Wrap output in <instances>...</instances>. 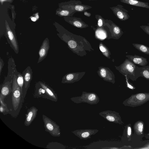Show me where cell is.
<instances>
[{
  "instance_id": "1",
  "label": "cell",
  "mask_w": 149,
  "mask_h": 149,
  "mask_svg": "<svg viewBox=\"0 0 149 149\" xmlns=\"http://www.w3.org/2000/svg\"><path fill=\"white\" fill-rule=\"evenodd\" d=\"M139 68L128 59H126L121 65L119 70L121 72L124 76L126 75L128 79L135 81L140 77Z\"/></svg>"
},
{
  "instance_id": "2",
  "label": "cell",
  "mask_w": 149,
  "mask_h": 149,
  "mask_svg": "<svg viewBox=\"0 0 149 149\" xmlns=\"http://www.w3.org/2000/svg\"><path fill=\"white\" fill-rule=\"evenodd\" d=\"M70 100L75 103L84 102L91 105L97 104L100 100L99 97L95 93L85 91H83L80 96L70 98Z\"/></svg>"
},
{
  "instance_id": "3",
  "label": "cell",
  "mask_w": 149,
  "mask_h": 149,
  "mask_svg": "<svg viewBox=\"0 0 149 149\" xmlns=\"http://www.w3.org/2000/svg\"><path fill=\"white\" fill-rule=\"evenodd\" d=\"M149 100V93H139L132 95L125 100L123 104L125 106L134 107L142 105Z\"/></svg>"
},
{
  "instance_id": "4",
  "label": "cell",
  "mask_w": 149,
  "mask_h": 149,
  "mask_svg": "<svg viewBox=\"0 0 149 149\" xmlns=\"http://www.w3.org/2000/svg\"><path fill=\"white\" fill-rule=\"evenodd\" d=\"M17 76L15 74L13 75L12 86V104L14 110L18 109L19 104L22 93L21 89L17 82Z\"/></svg>"
},
{
  "instance_id": "5",
  "label": "cell",
  "mask_w": 149,
  "mask_h": 149,
  "mask_svg": "<svg viewBox=\"0 0 149 149\" xmlns=\"http://www.w3.org/2000/svg\"><path fill=\"white\" fill-rule=\"evenodd\" d=\"M42 119L44 123L45 131L52 136L55 137L60 136V129L59 125L54 121L45 115H42Z\"/></svg>"
},
{
  "instance_id": "6",
  "label": "cell",
  "mask_w": 149,
  "mask_h": 149,
  "mask_svg": "<svg viewBox=\"0 0 149 149\" xmlns=\"http://www.w3.org/2000/svg\"><path fill=\"white\" fill-rule=\"evenodd\" d=\"M65 9L72 10L76 12H82L92 8L91 6L84 5L79 0H71L66 3L64 6Z\"/></svg>"
},
{
  "instance_id": "7",
  "label": "cell",
  "mask_w": 149,
  "mask_h": 149,
  "mask_svg": "<svg viewBox=\"0 0 149 149\" xmlns=\"http://www.w3.org/2000/svg\"><path fill=\"white\" fill-rule=\"evenodd\" d=\"M99 114L109 122L120 125L123 123L119 113L115 111L107 110L101 112Z\"/></svg>"
},
{
  "instance_id": "8",
  "label": "cell",
  "mask_w": 149,
  "mask_h": 149,
  "mask_svg": "<svg viewBox=\"0 0 149 149\" xmlns=\"http://www.w3.org/2000/svg\"><path fill=\"white\" fill-rule=\"evenodd\" d=\"M110 8L117 17L121 21H125L130 17L128 11L121 5L118 4L115 6L110 7Z\"/></svg>"
},
{
  "instance_id": "9",
  "label": "cell",
  "mask_w": 149,
  "mask_h": 149,
  "mask_svg": "<svg viewBox=\"0 0 149 149\" xmlns=\"http://www.w3.org/2000/svg\"><path fill=\"white\" fill-rule=\"evenodd\" d=\"M99 131L97 129L77 130L72 132L75 136L80 139L86 140L91 138V136L97 133Z\"/></svg>"
},
{
  "instance_id": "10",
  "label": "cell",
  "mask_w": 149,
  "mask_h": 149,
  "mask_svg": "<svg viewBox=\"0 0 149 149\" xmlns=\"http://www.w3.org/2000/svg\"><path fill=\"white\" fill-rule=\"evenodd\" d=\"M15 61L12 57L9 58L8 62V73L7 77L5 78L3 83L6 81H12L13 75H17L18 72L16 68Z\"/></svg>"
},
{
  "instance_id": "11",
  "label": "cell",
  "mask_w": 149,
  "mask_h": 149,
  "mask_svg": "<svg viewBox=\"0 0 149 149\" xmlns=\"http://www.w3.org/2000/svg\"><path fill=\"white\" fill-rule=\"evenodd\" d=\"M50 47L49 40L46 38L43 41L38 52L39 57L37 63L41 62L47 56Z\"/></svg>"
},
{
  "instance_id": "12",
  "label": "cell",
  "mask_w": 149,
  "mask_h": 149,
  "mask_svg": "<svg viewBox=\"0 0 149 149\" xmlns=\"http://www.w3.org/2000/svg\"><path fill=\"white\" fill-rule=\"evenodd\" d=\"M24 79V91L26 93L29 87L32 78L33 71L31 67L28 66L22 72Z\"/></svg>"
},
{
  "instance_id": "13",
  "label": "cell",
  "mask_w": 149,
  "mask_h": 149,
  "mask_svg": "<svg viewBox=\"0 0 149 149\" xmlns=\"http://www.w3.org/2000/svg\"><path fill=\"white\" fill-rule=\"evenodd\" d=\"M38 110L34 106L28 109L24 122L25 126H29L30 125L36 117Z\"/></svg>"
},
{
  "instance_id": "14",
  "label": "cell",
  "mask_w": 149,
  "mask_h": 149,
  "mask_svg": "<svg viewBox=\"0 0 149 149\" xmlns=\"http://www.w3.org/2000/svg\"><path fill=\"white\" fill-rule=\"evenodd\" d=\"M66 21L73 26L79 28H86L88 25L82 20L81 18L74 17H67Z\"/></svg>"
},
{
  "instance_id": "15",
  "label": "cell",
  "mask_w": 149,
  "mask_h": 149,
  "mask_svg": "<svg viewBox=\"0 0 149 149\" xmlns=\"http://www.w3.org/2000/svg\"><path fill=\"white\" fill-rule=\"evenodd\" d=\"M126 57L129 60L134 64L141 67L146 66L148 63L147 58L136 55H127Z\"/></svg>"
},
{
  "instance_id": "16",
  "label": "cell",
  "mask_w": 149,
  "mask_h": 149,
  "mask_svg": "<svg viewBox=\"0 0 149 149\" xmlns=\"http://www.w3.org/2000/svg\"><path fill=\"white\" fill-rule=\"evenodd\" d=\"M39 83L45 90L49 99L55 102L58 100L57 95L53 89L47 85L42 82L39 81Z\"/></svg>"
},
{
  "instance_id": "17",
  "label": "cell",
  "mask_w": 149,
  "mask_h": 149,
  "mask_svg": "<svg viewBox=\"0 0 149 149\" xmlns=\"http://www.w3.org/2000/svg\"><path fill=\"white\" fill-rule=\"evenodd\" d=\"M121 2L129 5L149 9V3L138 0H120Z\"/></svg>"
},
{
  "instance_id": "18",
  "label": "cell",
  "mask_w": 149,
  "mask_h": 149,
  "mask_svg": "<svg viewBox=\"0 0 149 149\" xmlns=\"http://www.w3.org/2000/svg\"><path fill=\"white\" fill-rule=\"evenodd\" d=\"M12 83L13 81H8L3 83L1 88L0 95L5 97L9 94L12 91L11 84Z\"/></svg>"
},
{
  "instance_id": "19",
  "label": "cell",
  "mask_w": 149,
  "mask_h": 149,
  "mask_svg": "<svg viewBox=\"0 0 149 149\" xmlns=\"http://www.w3.org/2000/svg\"><path fill=\"white\" fill-rule=\"evenodd\" d=\"M35 88L36 90L34 96L35 95L38 97H42L44 96V97H45V95L47 96L45 90L41 87L38 82L36 84Z\"/></svg>"
},
{
  "instance_id": "20",
  "label": "cell",
  "mask_w": 149,
  "mask_h": 149,
  "mask_svg": "<svg viewBox=\"0 0 149 149\" xmlns=\"http://www.w3.org/2000/svg\"><path fill=\"white\" fill-rule=\"evenodd\" d=\"M139 69L140 76L149 80V66L139 67Z\"/></svg>"
},
{
  "instance_id": "21",
  "label": "cell",
  "mask_w": 149,
  "mask_h": 149,
  "mask_svg": "<svg viewBox=\"0 0 149 149\" xmlns=\"http://www.w3.org/2000/svg\"><path fill=\"white\" fill-rule=\"evenodd\" d=\"M132 44L136 49L140 52L149 55V47L142 44L132 43Z\"/></svg>"
},
{
  "instance_id": "22",
  "label": "cell",
  "mask_w": 149,
  "mask_h": 149,
  "mask_svg": "<svg viewBox=\"0 0 149 149\" xmlns=\"http://www.w3.org/2000/svg\"><path fill=\"white\" fill-rule=\"evenodd\" d=\"M143 124V122L141 121H137L135 123L134 125V129L137 134L140 135L142 134Z\"/></svg>"
},
{
  "instance_id": "23",
  "label": "cell",
  "mask_w": 149,
  "mask_h": 149,
  "mask_svg": "<svg viewBox=\"0 0 149 149\" xmlns=\"http://www.w3.org/2000/svg\"><path fill=\"white\" fill-rule=\"evenodd\" d=\"M17 82L18 84L20 86L22 93V98H23V88L24 85V79L23 74L18 72L17 75Z\"/></svg>"
},
{
  "instance_id": "24",
  "label": "cell",
  "mask_w": 149,
  "mask_h": 149,
  "mask_svg": "<svg viewBox=\"0 0 149 149\" xmlns=\"http://www.w3.org/2000/svg\"><path fill=\"white\" fill-rule=\"evenodd\" d=\"M111 24L112 31L113 33L118 37H120L123 33V32L122 31L121 29L112 21Z\"/></svg>"
},
{
  "instance_id": "25",
  "label": "cell",
  "mask_w": 149,
  "mask_h": 149,
  "mask_svg": "<svg viewBox=\"0 0 149 149\" xmlns=\"http://www.w3.org/2000/svg\"><path fill=\"white\" fill-rule=\"evenodd\" d=\"M76 12L75 11L73 10L65 9L60 11V14L61 16L72 17Z\"/></svg>"
},
{
  "instance_id": "26",
  "label": "cell",
  "mask_w": 149,
  "mask_h": 149,
  "mask_svg": "<svg viewBox=\"0 0 149 149\" xmlns=\"http://www.w3.org/2000/svg\"><path fill=\"white\" fill-rule=\"evenodd\" d=\"M95 17L97 21V25L99 27L102 26L104 24H106L105 20L102 16L98 15H96Z\"/></svg>"
},
{
  "instance_id": "27",
  "label": "cell",
  "mask_w": 149,
  "mask_h": 149,
  "mask_svg": "<svg viewBox=\"0 0 149 149\" xmlns=\"http://www.w3.org/2000/svg\"><path fill=\"white\" fill-rule=\"evenodd\" d=\"M96 35L99 38L103 39L106 37V35L105 32L103 31L98 30L96 31Z\"/></svg>"
},
{
  "instance_id": "28",
  "label": "cell",
  "mask_w": 149,
  "mask_h": 149,
  "mask_svg": "<svg viewBox=\"0 0 149 149\" xmlns=\"http://www.w3.org/2000/svg\"><path fill=\"white\" fill-rule=\"evenodd\" d=\"M140 27L147 34L149 35V26L142 25Z\"/></svg>"
},
{
  "instance_id": "29",
  "label": "cell",
  "mask_w": 149,
  "mask_h": 149,
  "mask_svg": "<svg viewBox=\"0 0 149 149\" xmlns=\"http://www.w3.org/2000/svg\"><path fill=\"white\" fill-rule=\"evenodd\" d=\"M68 45L71 48H74L77 46V43L76 42L72 40H70L68 41Z\"/></svg>"
},
{
  "instance_id": "30",
  "label": "cell",
  "mask_w": 149,
  "mask_h": 149,
  "mask_svg": "<svg viewBox=\"0 0 149 149\" xmlns=\"http://www.w3.org/2000/svg\"><path fill=\"white\" fill-rule=\"evenodd\" d=\"M125 77L126 79V81L127 84V85L128 88L131 89H133L135 88L133 87V86H132L131 84L130 83L129 81V79L127 78V76L126 75H125Z\"/></svg>"
},
{
  "instance_id": "31",
  "label": "cell",
  "mask_w": 149,
  "mask_h": 149,
  "mask_svg": "<svg viewBox=\"0 0 149 149\" xmlns=\"http://www.w3.org/2000/svg\"><path fill=\"white\" fill-rule=\"evenodd\" d=\"M100 74L102 77L105 78L106 75V70L104 68L101 69L100 71Z\"/></svg>"
},
{
  "instance_id": "32",
  "label": "cell",
  "mask_w": 149,
  "mask_h": 149,
  "mask_svg": "<svg viewBox=\"0 0 149 149\" xmlns=\"http://www.w3.org/2000/svg\"><path fill=\"white\" fill-rule=\"evenodd\" d=\"M9 111L8 108H6L2 106L1 105L0 107V111L1 113H4L5 112H8Z\"/></svg>"
},
{
  "instance_id": "33",
  "label": "cell",
  "mask_w": 149,
  "mask_h": 149,
  "mask_svg": "<svg viewBox=\"0 0 149 149\" xmlns=\"http://www.w3.org/2000/svg\"><path fill=\"white\" fill-rule=\"evenodd\" d=\"M132 131L131 128L130 126H128L127 129V135L128 138L131 135Z\"/></svg>"
},
{
  "instance_id": "34",
  "label": "cell",
  "mask_w": 149,
  "mask_h": 149,
  "mask_svg": "<svg viewBox=\"0 0 149 149\" xmlns=\"http://www.w3.org/2000/svg\"><path fill=\"white\" fill-rule=\"evenodd\" d=\"M4 65V62L3 60L0 58V75H1V72Z\"/></svg>"
},
{
  "instance_id": "35",
  "label": "cell",
  "mask_w": 149,
  "mask_h": 149,
  "mask_svg": "<svg viewBox=\"0 0 149 149\" xmlns=\"http://www.w3.org/2000/svg\"><path fill=\"white\" fill-rule=\"evenodd\" d=\"M84 14L85 16L87 17H90L91 15V13H89L86 11L84 12Z\"/></svg>"
},
{
  "instance_id": "36",
  "label": "cell",
  "mask_w": 149,
  "mask_h": 149,
  "mask_svg": "<svg viewBox=\"0 0 149 149\" xmlns=\"http://www.w3.org/2000/svg\"><path fill=\"white\" fill-rule=\"evenodd\" d=\"M100 49L101 51L103 52H105L106 51V49L102 46H100Z\"/></svg>"
},
{
  "instance_id": "37",
  "label": "cell",
  "mask_w": 149,
  "mask_h": 149,
  "mask_svg": "<svg viewBox=\"0 0 149 149\" xmlns=\"http://www.w3.org/2000/svg\"><path fill=\"white\" fill-rule=\"evenodd\" d=\"M31 19L32 21L35 22L36 20V18L35 17H32L31 18Z\"/></svg>"
},
{
  "instance_id": "38",
  "label": "cell",
  "mask_w": 149,
  "mask_h": 149,
  "mask_svg": "<svg viewBox=\"0 0 149 149\" xmlns=\"http://www.w3.org/2000/svg\"><path fill=\"white\" fill-rule=\"evenodd\" d=\"M4 0H1V1H4Z\"/></svg>"
},
{
  "instance_id": "39",
  "label": "cell",
  "mask_w": 149,
  "mask_h": 149,
  "mask_svg": "<svg viewBox=\"0 0 149 149\" xmlns=\"http://www.w3.org/2000/svg\"><path fill=\"white\" fill-rule=\"evenodd\" d=\"M89 1H92V0H87Z\"/></svg>"
},
{
  "instance_id": "40",
  "label": "cell",
  "mask_w": 149,
  "mask_h": 149,
  "mask_svg": "<svg viewBox=\"0 0 149 149\" xmlns=\"http://www.w3.org/2000/svg\"><path fill=\"white\" fill-rule=\"evenodd\" d=\"M148 135H149V133L148 134Z\"/></svg>"
}]
</instances>
